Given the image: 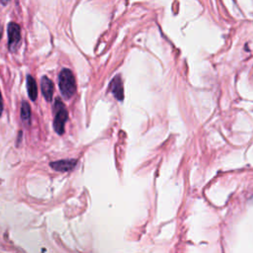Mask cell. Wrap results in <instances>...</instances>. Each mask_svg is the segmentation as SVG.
Returning a JSON list of instances; mask_svg holds the SVG:
<instances>
[{"label":"cell","instance_id":"cell-1","mask_svg":"<svg viewBox=\"0 0 253 253\" xmlns=\"http://www.w3.org/2000/svg\"><path fill=\"white\" fill-rule=\"evenodd\" d=\"M58 87L61 95L65 99H70L76 91V82L72 71L63 68L58 75Z\"/></svg>","mask_w":253,"mask_h":253},{"label":"cell","instance_id":"cell-2","mask_svg":"<svg viewBox=\"0 0 253 253\" xmlns=\"http://www.w3.org/2000/svg\"><path fill=\"white\" fill-rule=\"evenodd\" d=\"M68 119L67 110L59 98L55 99L54 103V120H53V127L57 134L61 135L64 132V126Z\"/></svg>","mask_w":253,"mask_h":253},{"label":"cell","instance_id":"cell-3","mask_svg":"<svg viewBox=\"0 0 253 253\" xmlns=\"http://www.w3.org/2000/svg\"><path fill=\"white\" fill-rule=\"evenodd\" d=\"M21 41V29L16 23L8 24V47L11 51H14Z\"/></svg>","mask_w":253,"mask_h":253},{"label":"cell","instance_id":"cell-4","mask_svg":"<svg viewBox=\"0 0 253 253\" xmlns=\"http://www.w3.org/2000/svg\"><path fill=\"white\" fill-rule=\"evenodd\" d=\"M77 163L76 159H64L50 162V167L58 172H66L72 170Z\"/></svg>","mask_w":253,"mask_h":253},{"label":"cell","instance_id":"cell-5","mask_svg":"<svg viewBox=\"0 0 253 253\" xmlns=\"http://www.w3.org/2000/svg\"><path fill=\"white\" fill-rule=\"evenodd\" d=\"M41 90L47 102H50L53 95V82L46 76H42L41 80Z\"/></svg>","mask_w":253,"mask_h":253},{"label":"cell","instance_id":"cell-6","mask_svg":"<svg viewBox=\"0 0 253 253\" xmlns=\"http://www.w3.org/2000/svg\"><path fill=\"white\" fill-rule=\"evenodd\" d=\"M110 90L113 93V95L120 101L124 99V89H123V83L121 80V77L118 75L113 78V80L110 83Z\"/></svg>","mask_w":253,"mask_h":253},{"label":"cell","instance_id":"cell-7","mask_svg":"<svg viewBox=\"0 0 253 253\" xmlns=\"http://www.w3.org/2000/svg\"><path fill=\"white\" fill-rule=\"evenodd\" d=\"M27 90L30 99L32 101H35L38 97V86L35 78L31 75L27 76Z\"/></svg>","mask_w":253,"mask_h":253},{"label":"cell","instance_id":"cell-8","mask_svg":"<svg viewBox=\"0 0 253 253\" xmlns=\"http://www.w3.org/2000/svg\"><path fill=\"white\" fill-rule=\"evenodd\" d=\"M21 119L23 121V123L29 126L31 125V108L29 103H27L26 101H24L22 103V107H21Z\"/></svg>","mask_w":253,"mask_h":253},{"label":"cell","instance_id":"cell-9","mask_svg":"<svg viewBox=\"0 0 253 253\" xmlns=\"http://www.w3.org/2000/svg\"><path fill=\"white\" fill-rule=\"evenodd\" d=\"M2 111H3V101H2V96H1V92H0V117L2 115Z\"/></svg>","mask_w":253,"mask_h":253},{"label":"cell","instance_id":"cell-10","mask_svg":"<svg viewBox=\"0 0 253 253\" xmlns=\"http://www.w3.org/2000/svg\"><path fill=\"white\" fill-rule=\"evenodd\" d=\"M0 1H1V3H2L3 5H6L10 0H0Z\"/></svg>","mask_w":253,"mask_h":253},{"label":"cell","instance_id":"cell-11","mask_svg":"<svg viewBox=\"0 0 253 253\" xmlns=\"http://www.w3.org/2000/svg\"><path fill=\"white\" fill-rule=\"evenodd\" d=\"M0 40H1V31H0Z\"/></svg>","mask_w":253,"mask_h":253}]
</instances>
